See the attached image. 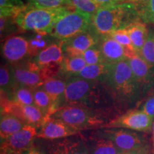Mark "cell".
<instances>
[{
	"mask_svg": "<svg viewBox=\"0 0 154 154\" xmlns=\"http://www.w3.org/2000/svg\"><path fill=\"white\" fill-rule=\"evenodd\" d=\"M86 144L90 154H121L123 153L111 140L97 135L88 140Z\"/></svg>",
	"mask_w": 154,
	"mask_h": 154,
	"instance_id": "cell-19",
	"label": "cell"
},
{
	"mask_svg": "<svg viewBox=\"0 0 154 154\" xmlns=\"http://www.w3.org/2000/svg\"><path fill=\"white\" fill-rule=\"evenodd\" d=\"M154 119L140 110H131L111 121L103 128H126L148 132L152 129Z\"/></svg>",
	"mask_w": 154,
	"mask_h": 154,
	"instance_id": "cell-8",
	"label": "cell"
},
{
	"mask_svg": "<svg viewBox=\"0 0 154 154\" xmlns=\"http://www.w3.org/2000/svg\"><path fill=\"white\" fill-rule=\"evenodd\" d=\"M17 86L11 67H9L6 63L2 64L0 68V87L2 95L8 97Z\"/></svg>",
	"mask_w": 154,
	"mask_h": 154,
	"instance_id": "cell-23",
	"label": "cell"
},
{
	"mask_svg": "<svg viewBox=\"0 0 154 154\" xmlns=\"http://www.w3.org/2000/svg\"><path fill=\"white\" fill-rule=\"evenodd\" d=\"M2 52L11 66L26 61L27 57H29L28 39L21 36H11L4 42Z\"/></svg>",
	"mask_w": 154,
	"mask_h": 154,
	"instance_id": "cell-10",
	"label": "cell"
},
{
	"mask_svg": "<svg viewBox=\"0 0 154 154\" xmlns=\"http://www.w3.org/2000/svg\"><path fill=\"white\" fill-rule=\"evenodd\" d=\"M26 124L12 115L2 114L0 122V134L2 140L8 138L11 135L20 131Z\"/></svg>",
	"mask_w": 154,
	"mask_h": 154,
	"instance_id": "cell-21",
	"label": "cell"
},
{
	"mask_svg": "<svg viewBox=\"0 0 154 154\" xmlns=\"http://www.w3.org/2000/svg\"><path fill=\"white\" fill-rule=\"evenodd\" d=\"M109 35L114 38L116 41L119 42L124 48L127 59L138 55L135 50L134 46H133L131 40L129 35H128L126 29L115 31Z\"/></svg>",
	"mask_w": 154,
	"mask_h": 154,
	"instance_id": "cell-28",
	"label": "cell"
},
{
	"mask_svg": "<svg viewBox=\"0 0 154 154\" xmlns=\"http://www.w3.org/2000/svg\"><path fill=\"white\" fill-rule=\"evenodd\" d=\"M127 60L142 92L147 91L153 85L154 68L150 66L139 55L127 59Z\"/></svg>",
	"mask_w": 154,
	"mask_h": 154,
	"instance_id": "cell-15",
	"label": "cell"
},
{
	"mask_svg": "<svg viewBox=\"0 0 154 154\" xmlns=\"http://www.w3.org/2000/svg\"><path fill=\"white\" fill-rule=\"evenodd\" d=\"M71 9L69 6L49 9L26 5L14 20L21 29L50 35L58 20Z\"/></svg>",
	"mask_w": 154,
	"mask_h": 154,
	"instance_id": "cell-3",
	"label": "cell"
},
{
	"mask_svg": "<svg viewBox=\"0 0 154 154\" xmlns=\"http://www.w3.org/2000/svg\"><path fill=\"white\" fill-rule=\"evenodd\" d=\"M17 27H18V26L15 22L14 17H0V32L2 39L14 33Z\"/></svg>",
	"mask_w": 154,
	"mask_h": 154,
	"instance_id": "cell-35",
	"label": "cell"
},
{
	"mask_svg": "<svg viewBox=\"0 0 154 154\" xmlns=\"http://www.w3.org/2000/svg\"><path fill=\"white\" fill-rule=\"evenodd\" d=\"M139 19L135 3L101 7L92 17L91 30L101 37L115 31L126 29Z\"/></svg>",
	"mask_w": 154,
	"mask_h": 154,
	"instance_id": "cell-2",
	"label": "cell"
},
{
	"mask_svg": "<svg viewBox=\"0 0 154 154\" xmlns=\"http://www.w3.org/2000/svg\"><path fill=\"white\" fill-rule=\"evenodd\" d=\"M92 17L71 9L56 23L50 34L56 40L64 42L91 28Z\"/></svg>",
	"mask_w": 154,
	"mask_h": 154,
	"instance_id": "cell-5",
	"label": "cell"
},
{
	"mask_svg": "<svg viewBox=\"0 0 154 154\" xmlns=\"http://www.w3.org/2000/svg\"><path fill=\"white\" fill-rule=\"evenodd\" d=\"M26 5L42 8H58L67 6L68 0H25Z\"/></svg>",
	"mask_w": 154,
	"mask_h": 154,
	"instance_id": "cell-34",
	"label": "cell"
},
{
	"mask_svg": "<svg viewBox=\"0 0 154 154\" xmlns=\"http://www.w3.org/2000/svg\"><path fill=\"white\" fill-rule=\"evenodd\" d=\"M64 77L63 76V78ZM63 78L57 76L51 77L46 80L42 86H38L43 88L49 94L51 99L52 106H51L49 118L56 111L59 109V103L66 89L67 78Z\"/></svg>",
	"mask_w": 154,
	"mask_h": 154,
	"instance_id": "cell-17",
	"label": "cell"
},
{
	"mask_svg": "<svg viewBox=\"0 0 154 154\" xmlns=\"http://www.w3.org/2000/svg\"><path fill=\"white\" fill-rule=\"evenodd\" d=\"M153 154H154V153H153Z\"/></svg>",
	"mask_w": 154,
	"mask_h": 154,
	"instance_id": "cell-41",
	"label": "cell"
},
{
	"mask_svg": "<svg viewBox=\"0 0 154 154\" xmlns=\"http://www.w3.org/2000/svg\"><path fill=\"white\" fill-rule=\"evenodd\" d=\"M86 65V61L81 55H65L59 72L68 78L76 76Z\"/></svg>",
	"mask_w": 154,
	"mask_h": 154,
	"instance_id": "cell-20",
	"label": "cell"
},
{
	"mask_svg": "<svg viewBox=\"0 0 154 154\" xmlns=\"http://www.w3.org/2000/svg\"><path fill=\"white\" fill-rule=\"evenodd\" d=\"M78 133L79 130L63 121L49 119L40 127L37 138L46 140H57L74 136Z\"/></svg>",
	"mask_w": 154,
	"mask_h": 154,
	"instance_id": "cell-13",
	"label": "cell"
},
{
	"mask_svg": "<svg viewBox=\"0 0 154 154\" xmlns=\"http://www.w3.org/2000/svg\"><path fill=\"white\" fill-rule=\"evenodd\" d=\"M11 67L17 85L32 88L42 86L48 79L57 76L59 72L58 69L41 68L33 61H26Z\"/></svg>",
	"mask_w": 154,
	"mask_h": 154,
	"instance_id": "cell-6",
	"label": "cell"
},
{
	"mask_svg": "<svg viewBox=\"0 0 154 154\" xmlns=\"http://www.w3.org/2000/svg\"><path fill=\"white\" fill-rule=\"evenodd\" d=\"M132 44L138 55L148 38L149 31L146 23L140 19L131 23L126 28Z\"/></svg>",
	"mask_w": 154,
	"mask_h": 154,
	"instance_id": "cell-18",
	"label": "cell"
},
{
	"mask_svg": "<svg viewBox=\"0 0 154 154\" xmlns=\"http://www.w3.org/2000/svg\"><path fill=\"white\" fill-rule=\"evenodd\" d=\"M110 66L111 64L106 63L86 65L78 74L74 76L87 80H101L108 72Z\"/></svg>",
	"mask_w": 154,
	"mask_h": 154,
	"instance_id": "cell-22",
	"label": "cell"
},
{
	"mask_svg": "<svg viewBox=\"0 0 154 154\" xmlns=\"http://www.w3.org/2000/svg\"><path fill=\"white\" fill-rule=\"evenodd\" d=\"M49 119L63 121L79 131L97 127L103 128L109 124V120H113L112 117L106 113L79 106H68L60 108Z\"/></svg>",
	"mask_w": 154,
	"mask_h": 154,
	"instance_id": "cell-4",
	"label": "cell"
},
{
	"mask_svg": "<svg viewBox=\"0 0 154 154\" xmlns=\"http://www.w3.org/2000/svg\"><path fill=\"white\" fill-rule=\"evenodd\" d=\"M26 5L23 0H0V17H15Z\"/></svg>",
	"mask_w": 154,
	"mask_h": 154,
	"instance_id": "cell-30",
	"label": "cell"
},
{
	"mask_svg": "<svg viewBox=\"0 0 154 154\" xmlns=\"http://www.w3.org/2000/svg\"><path fill=\"white\" fill-rule=\"evenodd\" d=\"M96 135L111 140L123 152L133 151L149 145L143 135L124 128H106L98 131Z\"/></svg>",
	"mask_w": 154,
	"mask_h": 154,
	"instance_id": "cell-7",
	"label": "cell"
},
{
	"mask_svg": "<svg viewBox=\"0 0 154 154\" xmlns=\"http://www.w3.org/2000/svg\"><path fill=\"white\" fill-rule=\"evenodd\" d=\"M105 63L113 64L127 59L124 48L111 36H101L97 44Z\"/></svg>",
	"mask_w": 154,
	"mask_h": 154,
	"instance_id": "cell-16",
	"label": "cell"
},
{
	"mask_svg": "<svg viewBox=\"0 0 154 154\" xmlns=\"http://www.w3.org/2000/svg\"><path fill=\"white\" fill-rule=\"evenodd\" d=\"M52 36L49 34L36 33V35L28 39L29 57L35 58L38 54L52 44Z\"/></svg>",
	"mask_w": 154,
	"mask_h": 154,
	"instance_id": "cell-24",
	"label": "cell"
},
{
	"mask_svg": "<svg viewBox=\"0 0 154 154\" xmlns=\"http://www.w3.org/2000/svg\"><path fill=\"white\" fill-rule=\"evenodd\" d=\"M141 110L154 119V95L146 100L142 106Z\"/></svg>",
	"mask_w": 154,
	"mask_h": 154,
	"instance_id": "cell-37",
	"label": "cell"
},
{
	"mask_svg": "<svg viewBox=\"0 0 154 154\" xmlns=\"http://www.w3.org/2000/svg\"><path fill=\"white\" fill-rule=\"evenodd\" d=\"M7 98L24 106L35 105L33 88L27 86L17 85Z\"/></svg>",
	"mask_w": 154,
	"mask_h": 154,
	"instance_id": "cell-25",
	"label": "cell"
},
{
	"mask_svg": "<svg viewBox=\"0 0 154 154\" xmlns=\"http://www.w3.org/2000/svg\"><path fill=\"white\" fill-rule=\"evenodd\" d=\"M23 111L24 121L26 124L32 125L35 127H41L45 123V116L35 105L24 106Z\"/></svg>",
	"mask_w": 154,
	"mask_h": 154,
	"instance_id": "cell-27",
	"label": "cell"
},
{
	"mask_svg": "<svg viewBox=\"0 0 154 154\" xmlns=\"http://www.w3.org/2000/svg\"><path fill=\"white\" fill-rule=\"evenodd\" d=\"M67 6L92 17L101 7L93 0H68Z\"/></svg>",
	"mask_w": 154,
	"mask_h": 154,
	"instance_id": "cell-31",
	"label": "cell"
},
{
	"mask_svg": "<svg viewBox=\"0 0 154 154\" xmlns=\"http://www.w3.org/2000/svg\"><path fill=\"white\" fill-rule=\"evenodd\" d=\"M99 39V36L91 29L82 32L62 42L65 55H80L81 53L97 45Z\"/></svg>",
	"mask_w": 154,
	"mask_h": 154,
	"instance_id": "cell-14",
	"label": "cell"
},
{
	"mask_svg": "<svg viewBox=\"0 0 154 154\" xmlns=\"http://www.w3.org/2000/svg\"><path fill=\"white\" fill-rule=\"evenodd\" d=\"M139 56L150 66L154 68V31L150 30Z\"/></svg>",
	"mask_w": 154,
	"mask_h": 154,
	"instance_id": "cell-32",
	"label": "cell"
},
{
	"mask_svg": "<svg viewBox=\"0 0 154 154\" xmlns=\"http://www.w3.org/2000/svg\"><path fill=\"white\" fill-rule=\"evenodd\" d=\"M36 127L26 124L23 128L8 138L2 140V154H18L32 147L34 138L37 137Z\"/></svg>",
	"mask_w": 154,
	"mask_h": 154,
	"instance_id": "cell-9",
	"label": "cell"
},
{
	"mask_svg": "<svg viewBox=\"0 0 154 154\" xmlns=\"http://www.w3.org/2000/svg\"><path fill=\"white\" fill-rule=\"evenodd\" d=\"M101 82L120 106L135 103L143 92L133 74L127 59L111 64Z\"/></svg>",
	"mask_w": 154,
	"mask_h": 154,
	"instance_id": "cell-1",
	"label": "cell"
},
{
	"mask_svg": "<svg viewBox=\"0 0 154 154\" xmlns=\"http://www.w3.org/2000/svg\"><path fill=\"white\" fill-rule=\"evenodd\" d=\"M34 104L41 110L46 118V121L49 119L52 102L49 94L42 87L33 88Z\"/></svg>",
	"mask_w": 154,
	"mask_h": 154,
	"instance_id": "cell-26",
	"label": "cell"
},
{
	"mask_svg": "<svg viewBox=\"0 0 154 154\" xmlns=\"http://www.w3.org/2000/svg\"><path fill=\"white\" fill-rule=\"evenodd\" d=\"M135 5L140 20L154 24V0H137Z\"/></svg>",
	"mask_w": 154,
	"mask_h": 154,
	"instance_id": "cell-29",
	"label": "cell"
},
{
	"mask_svg": "<svg viewBox=\"0 0 154 154\" xmlns=\"http://www.w3.org/2000/svg\"><path fill=\"white\" fill-rule=\"evenodd\" d=\"M80 55L84 58L87 65L99 64V63H105L101 51H100L99 48L98 47L97 45L90 48V49H87L84 52L81 53Z\"/></svg>",
	"mask_w": 154,
	"mask_h": 154,
	"instance_id": "cell-33",
	"label": "cell"
},
{
	"mask_svg": "<svg viewBox=\"0 0 154 154\" xmlns=\"http://www.w3.org/2000/svg\"><path fill=\"white\" fill-rule=\"evenodd\" d=\"M64 57L63 42L56 40L34 58L33 61L41 68L59 70Z\"/></svg>",
	"mask_w": 154,
	"mask_h": 154,
	"instance_id": "cell-12",
	"label": "cell"
},
{
	"mask_svg": "<svg viewBox=\"0 0 154 154\" xmlns=\"http://www.w3.org/2000/svg\"><path fill=\"white\" fill-rule=\"evenodd\" d=\"M18 154H44V153H42L40 151H38V150L35 149V148L30 147L28 149L25 150V151L21 152V153H19Z\"/></svg>",
	"mask_w": 154,
	"mask_h": 154,
	"instance_id": "cell-39",
	"label": "cell"
},
{
	"mask_svg": "<svg viewBox=\"0 0 154 154\" xmlns=\"http://www.w3.org/2000/svg\"><path fill=\"white\" fill-rule=\"evenodd\" d=\"M74 136L48 140L45 143L47 154H90L86 142Z\"/></svg>",
	"mask_w": 154,
	"mask_h": 154,
	"instance_id": "cell-11",
	"label": "cell"
},
{
	"mask_svg": "<svg viewBox=\"0 0 154 154\" xmlns=\"http://www.w3.org/2000/svg\"><path fill=\"white\" fill-rule=\"evenodd\" d=\"M121 154H151V152H150L149 146L148 145L140 149L133 150V151L123 152Z\"/></svg>",
	"mask_w": 154,
	"mask_h": 154,
	"instance_id": "cell-38",
	"label": "cell"
},
{
	"mask_svg": "<svg viewBox=\"0 0 154 154\" xmlns=\"http://www.w3.org/2000/svg\"><path fill=\"white\" fill-rule=\"evenodd\" d=\"M152 131H153V142H154V120L153 123V126H152Z\"/></svg>",
	"mask_w": 154,
	"mask_h": 154,
	"instance_id": "cell-40",
	"label": "cell"
},
{
	"mask_svg": "<svg viewBox=\"0 0 154 154\" xmlns=\"http://www.w3.org/2000/svg\"><path fill=\"white\" fill-rule=\"evenodd\" d=\"M96 5L99 7H106V6L119 5V4H124L128 2L135 3L137 0H93Z\"/></svg>",
	"mask_w": 154,
	"mask_h": 154,
	"instance_id": "cell-36",
	"label": "cell"
}]
</instances>
